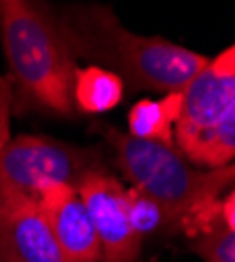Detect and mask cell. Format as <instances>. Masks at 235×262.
I'll return each instance as SVG.
<instances>
[{
	"instance_id": "cell-1",
	"label": "cell",
	"mask_w": 235,
	"mask_h": 262,
	"mask_svg": "<svg viewBox=\"0 0 235 262\" xmlns=\"http://www.w3.org/2000/svg\"><path fill=\"white\" fill-rule=\"evenodd\" d=\"M70 51L97 68L120 74L131 89L183 93L206 65L208 57L164 38L128 32L108 7H78L59 15Z\"/></svg>"
},
{
	"instance_id": "cell-2",
	"label": "cell",
	"mask_w": 235,
	"mask_h": 262,
	"mask_svg": "<svg viewBox=\"0 0 235 262\" xmlns=\"http://www.w3.org/2000/svg\"><path fill=\"white\" fill-rule=\"evenodd\" d=\"M124 177L133 189L152 200L164 225L181 227L191 237L204 231L221 214V193L235 185V162L196 170L173 145L139 141L116 128H103Z\"/></svg>"
},
{
	"instance_id": "cell-3",
	"label": "cell",
	"mask_w": 235,
	"mask_h": 262,
	"mask_svg": "<svg viewBox=\"0 0 235 262\" xmlns=\"http://www.w3.org/2000/svg\"><path fill=\"white\" fill-rule=\"evenodd\" d=\"M0 36L21 109L72 116L78 68L59 17L45 5L5 0L0 3Z\"/></svg>"
},
{
	"instance_id": "cell-4",
	"label": "cell",
	"mask_w": 235,
	"mask_h": 262,
	"mask_svg": "<svg viewBox=\"0 0 235 262\" xmlns=\"http://www.w3.org/2000/svg\"><path fill=\"white\" fill-rule=\"evenodd\" d=\"M97 170L99 158L91 149L40 137H19L0 149V206L38 204L47 189L55 185L78 189L82 179Z\"/></svg>"
},
{
	"instance_id": "cell-5",
	"label": "cell",
	"mask_w": 235,
	"mask_h": 262,
	"mask_svg": "<svg viewBox=\"0 0 235 262\" xmlns=\"http://www.w3.org/2000/svg\"><path fill=\"white\" fill-rule=\"evenodd\" d=\"M76 191L95 225L101 262H135L143 237L133 227L126 189L108 172L97 170L87 174Z\"/></svg>"
},
{
	"instance_id": "cell-6",
	"label": "cell",
	"mask_w": 235,
	"mask_h": 262,
	"mask_svg": "<svg viewBox=\"0 0 235 262\" xmlns=\"http://www.w3.org/2000/svg\"><path fill=\"white\" fill-rule=\"evenodd\" d=\"M38 206L68 262H99L101 244L87 206L74 187L55 185L40 195Z\"/></svg>"
},
{
	"instance_id": "cell-7",
	"label": "cell",
	"mask_w": 235,
	"mask_h": 262,
	"mask_svg": "<svg viewBox=\"0 0 235 262\" xmlns=\"http://www.w3.org/2000/svg\"><path fill=\"white\" fill-rule=\"evenodd\" d=\"M0 262H68L38 204L0 206Z\"/></svg>"
},
{
	"instance_id": "cell-8",
	"label": "cell",
	"mask_w": 235,
	"mask_h": 262,
	"mask_svg": "<svg viewBox=\"0 0 235 262\" xmlns=\"http://www.w3.org/2000/svg\"><path fill=\"white\" fill-rule=\"evenodd\" d=\"M183 109V93H168L164 99H143L133 105L128 114L131 137L139 141H154L173 145V124L179 122Z\"/></svg>"
},
{
	"instance_id": "cell-9",
	"label": "cell",
	"mask_w": 235,
	"mask_h": 262,
	"mask_svg": "<svg viewBox=\"0 0 235 262\" xmlns=\"http://www.w3.org/2000/svg\"><path fill=\"white\" fill-rule=\"evenodd\" d=\"M124 99V82L118 74L89 65L78 70L74 80V105L89 114L110 112Z\"/></svg>"
},
{
	"instance_id": "cell-10",
	"label": "cell",
	"mask_w": 235,
	"mask_h": 262,
	"mask_svg": "<svg viewBox=\"0 0 235 262\" xmlns=\"http://www.w3.org/2000/svg\"><path fill=\"white\" fill-rule=\"evenodd\" d=\"M187 160L206 168H223L235 160V105L225 118L189 151Z\"/></svg>"
},
{
	"instance_id": "cell-11",
	"label": "cell",
	"mask_w": 235,
	"mask_h": 262,
	"mask_svg": "<svg viewBox=\"0 0 235 262\" xmlns=\"http://www.w3.org/2000/svg\"><path fill=\"white\" fill-rule=\"evenodd\" d=\"M191 239V248L204 262H235V231L223 223L221 214Z\"/></svg>"
},
{
	"instance_id": "cell-12",
	"label": "cell",
	"mask_w": 235,
	"mask_h": 262,
	"mask_svg": "<svg viewBox=\"0 0 235 262\" xmlns=\"http://www.w3.org/2000/svg\"><path fill=\"white\" fill-rule=\"evenodd\" d=\"M126 198H128V212H131L133 227L141 237L164 225L162 210L149 198H145L143 193L131 189V191H126Z\"/></svg>"
},
{
	"instance_id": "cell-13",
	"label": "cell",
	"mask_w": 235,
	"mask_h": 262,
	"mask_svg": "<svg viewBox=\"0 0 235 262\" xmlns=\"http://www.w3.org/2000/svg\"><path fill=\"white\" fill-rule=\"evenodd\" d=\"M13 107V82L5 76H0V149H3L9 139V118Z\"/></svg>"
},
{
	"instance_id": "cell-14",
	"label": "cell",
	"mask_w": 235,
	"mask_h": 262,
	"mask_svg": "<svg viewBox=\"0 0 235 262\" xmlns=\"http://www.w3.org/2000/svg\"><path fill=\"white\" fill-rule=\"evenodd\" d=\"M208 70L217 76H235V45L223 51L217 59H212L208 63Z\"/></svg>"
},
{
	"instance_id": "cell-15",
	"label": "cell",
	"mask_w": 235,
	"mask_h": 262,
	"mask_svg": "<svg viewBox=\"0 0 235 262\" xmlns=\"http://www.w3.org/2000/svg\"><path fill=\"white\" fill-rule=\"evenodd\" d=\"M221 218L231 231H235V189L221 202Z\"/></svg>"
}]
</instances>
